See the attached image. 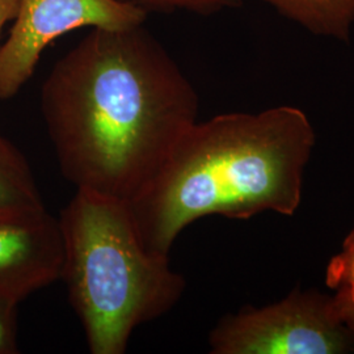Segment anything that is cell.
Here are the masks:
<instances>
[{"label": "cell", "mask_w": 354, "mask_h": 354, "mask_svg": "<svg viewBox=\"0 0 354 354\" xmlns=\"http://www.w3.org/2000/svg\"><path fill=\"white\" fill-rule=\"evenodd\" d=\"M41 111L64 178L129 203L197 122L198 96L143 26L92 29L53 67Z\"/></svg>", "instance_id": "obj_1"}, {"label": "cell", "mask_w": 354, "mask_h": 354, "mask_svg": "<svg viewBox=\"0 0 354 354\" xmlns=\"http://www.w3.org/2000/svg\"><path fill=\"white\" fill-rule=\"evenodd\" d=\"M314 145V127L295 106L197 121L127 203L145 245L169 254L180 232L209 215L294 214Z\"/></svg>", "instance_id": "obj_2"}, {"label": "cell", "mask_w": 354, "mask_h": 354, "mask_svg": "<svg viewBox=\"0 0 354 354\" xmlns=\"http://www.w3.org/2000/svg\"><path fill=\"white\" fill-rule=\"evenodd\" d=\"M61 276L89 353L124 354L142 324L165 317L187 282L169 254L152 252L140 238L127 201L76 189L58 216Z\"/></svg>", "instance_id": "obj_3"}, {"label": "cell", "mask_w": 354, "mask_h": 354, "mask_svg": "<svg viewBox=\"0 0 354 354\" xmlns=\"http://www.w3.org/2000/svg\"><path fill=\"white\" fill-rule=\"evenodd\" d=\"M214 354H339L354 346L332 304L317 291H295L279 304L223 317L210 337Z\"/></svg>", "instance_id": "obj_4"}, {"label": "cell", "mask_w": 354, "mask_h": 354, "mask_svg": "<svg viewBox=\"0 0 354 354\" xmlns=\"http://www.w3.org/2000/svg\"><path fill=\"white\" fill-rule=\"evenodd\" d=\"M146 17L147 11L125 0H19L10 36L0 46V100L19 93L55 38L79 28H137Z\"/></svg>", "instance_id": "obj_5"}, {"label": "cell", "mask_w": 354, "mask_h": 354, "mask_svg": "<svg viewBox=\"0 0 354 354\" xmlns=\"http://www.w3.org/2000/svg\"><path fill=\"white\" fill-rule=\"evenodd\" d=\"M62 238L46 210L0 222V295L21 302L59 279Z\"/></svg>", "instance_id": "obj_6"}, {"label": "cell", "mask_w": 354, "mask_h": 354, "mask_svg": "<svg viewBox=\"0 0 354 354\" xmlns=\"http://www.w3.org/2000/svg\"><path fill=\"white\" fill-rule=\"evenodd\" d=\"M46 209L24 155L0 136V222Z\"/></svg>", "instance_id": "obj_7"}, {"label": "cell", "mask_w": 354, "mask_h": 354, "mask_svg": "<svg viewBox=\"0 0 354 354\" xmlns=\"http://www.w3.org/2000/svg\"><path fill=\"white\" fill-rule=\"evenodd\" d=\"M313 35L346 42L354 26V0H261Z\"/></svg>", "instance_id": "obj_8"}, {"label": "cell", "mask_w": 354, "mask_h": 354, "mask_svg": "<svg viewBox=\"0 0 354 354\" xmlns=\"http://www.w3.org/2000/svg\"><path fill=\"white\" fill-rule=\"evenodd\" d=\"M327 285L335 290L330 298L337 317L354 332V230L344 241L342 252L329 263Z\"/></svg>", "instance_id": "obj_9"}, {"label": "cell", "mask_w": 354, "mask_h": 354, "mask_svg": "<svg viewBox=\"0 0 354 354\" xmlns=\"http://www.w3.org/2000/svg\"><path fill=\"white\" fill-rule=\"evenodd\" d=\"M145 11H187L198 15H213L241 6V0H125Z\"/></svg>", "instance_id": "obj_10"}, {"label": "cell", "mask_w": 354, "mask_h": 354, "mask_svg": "<svg viewBox=\"0 0 354 354\" xmlns=\"http://www.w3.org/2000/svg\"><path fill=\"white\" fill-rule=\"evenodd\" d=\"M19 301L0 295V354L19 352L17 307Z\"/></svg>", "instance_id": "obj_11"}, {"label": "cell", "mask_w": 354, "mask_h": 354, "mask_svg": "<svg viewBox=\"0 0 354 354\" xmlns=\"http://www.w3.org/2000/svg\"><path fill=\"white\" fill-rule=\"evenodd\" d=\"M17 7H19V0H0V35L4 26L8 21H12L17 11Z\"/></svg>", "instance_id": "obj_12"}]
</instances>
